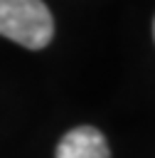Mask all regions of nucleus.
Instances as JSON below:
<instances>
[{
  "label": "nucleus",
  "mask_w": 155,
  "mask_h": 158,
  "mask_svg": "<svg viewBox=\"0 0 155 158\" xmlns=\"http://www.w3.org/2000/svg\"><path fill=\"white\" fill-rule=\"evenodd\" d=\"M0 35L27 49H42L54 35V20L42 0H0Z\"/></svg>",
  "instance_id": "obj_1"
},
{
  "label": "nucleus",
  "mask_w": 155,
  "mask_h": 158,
  "mask_svg": "<svg viewBox=\"0 0 155 158\" xmlns=\"http://www.w3.org/2000/svg\"><path fill=\"white\" fill-rule=\"evenodd\" d=\"M57 158H111L108 143L93 126L71 128L57 146Z\"/></svg>",
  "instance_id": "obj_2"
}]
</instances>
